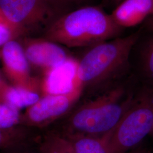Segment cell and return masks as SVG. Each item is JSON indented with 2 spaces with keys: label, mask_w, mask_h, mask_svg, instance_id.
Listing matches in <instances>:
<instances>
[{
  "label": "cell",
  "mask_w": 153,
  "mask_h": 153,
  "mask_svg": "<svg viewBox=\"0 0 153 153\" xmlns=\"http://www.w3.org/2000/svg\"><path fill=\"white\" fill-rule=\"evenodd\" d=\"M140 86L131 73L71 111L58 131L65 137H102L109 134L131 105Z\"/></svg>",
  "instance_id": "6da1fadb"
},
{
  "label": "cell",
  "mask_w": 153,
  "mask_h": 153,
  "mask_svg": "<svg viewBox=\"0 0 153 153\" xmlns=\"http://www.w3.org/2000/svg\"><path fill=\"white\" fill-rule=\"evenodd\" d=\"M153 126V88L141 86L131 105L110 133L109 153H127L142 145Z\"/></svg>",
  "instance_id": "277c9868"
},
{
  "label": "cell",
  "mask_w": 153,
  "mask_h": 153,
  "mask_svg": "<svg viewBox=\"0 0 153 153\" xmlns=\"http://www.w3.org/2000/svg\"><path fill=\"white\" fill-rule=\"evenodd\" d=\"M76 62L72 58L40 76L42 96L69 92L73 88Z\"/></svg>",
  "instance_id": "30bf717a"
},
{
  "label": "cell",
  "mask_w": 153,
  "mask_h": 153,
  "mask_svg": "<svg viewBox=\"0 0 153 153\" xmlns=\"http://www.w3.org/2000/svg\"><path fill=\"white\" fill-rule=\"evenodd\" d=\"M79 86L73 85L68 93L42 97L21 114L19 126L40 131L69 114L82 98Z\"/></svg>",
  "instance_id": "5b68a950"
},
{
  "label": "cell",
  "mask_w": 153,
  "mask_h": 153,
  "mask_svg": "<svg viewBox=\"0 0 153 153\" xmlns=\"http://www.w3.org/2000/svg\"><path fill=\"white\" fill-rule=\"evenodd\" d=\"M40 137L32 141L25 143L0 151V153H42L40 147Z\"/></svg>",
  "instance_id": "ac0fdd59"
},
{
  "label": "cell",
  "mask_w": 153,
  "mask_h": 153,
  "mask_svg": "<svg viewBox=\"0 0 153 153\" xmlns=\"http://www.w3.org/2000/svg\"><path fill=\"white\" fill-rule=\"evenodd\" d=\"M127 153H152L151 152L149 151L146 148L142 147V145L138 146V148H136L131 152Z\"/></svg>",
  "instance_id": "44dd1931"
},
{
  "label": "cell",
  "mask_w": 153,
  "mask_h": 153,
  "mask_svg": "<svg viewBox=\"0 0 153 153\" xmlns=\"http://www.w3.org/2000/svg\"><path fill=\"white\" fill-rule=\"evenodd\" d=\"M117 1L118 2H121V1H123V0H117Z\"/></svg>",
  "instance_id": "cb8c5ba5"
},
{
  "label": "cell",
  "mask_w": 153,
  "mask_h": 153,
  "mask_svg": "<svg viewBox=\"0 0 153 153\" xmlns=\"http://www.w3.org/2000/svg\"><path fill=\"white\" fill-rule=\"evenodd\" d=\"M153 11V0H123L111 14L122 28L132 27L145 22Z\"/></svg>",
  "instance_id": "8fae6325"
},
{
  "label": "cell",
  "mask_w": 153,
  "mask_h": 153,
  "mask_svg": "<svg viewBox=\"0 0 153 153\" xmlns=\"http://www.w3.org/2000/svg\"><path fill=\"white\" fill-rule=\"evenodd\" d=\"M18 40L31 71H39L42 76L71 59L61 45L43 37L27 36Z\"/></svg>",
  "instance_id": "ba28073f"
},
{
  "label": "cell",
  "mask_w": 153,
  "mask_h": 153,
  "mask_svg": "<svg viewBox=\"0 0 153 153\" xmlns=\"http://www.w3.org/2000/svg\"><path fill=\"white\" fill-rule=\"evenodd\" d=\"M144 22H145V26L142 27V28L148 30L153 31V11Z\"/></svg>",
  "instance_id": "ffe728a7"
},
{
  "label": "cell",
  "mask_w": 153,
  "mask_h": 153,
  "mask_svg": "<svg viewBox=\"0 0 153 153\" xmlns=\"http://www.w3.org/2000/svg\"><path fill=\"white\" fill-rule=\"evenodd\" d=\"M40 147L42 153H73L68 140L58 131L41 134Z\"/></svg>",
  "instance_id": "9a60e30c"
},
{
  "label": "cell",
  "mask_w": 153,
  "mask_h": 153,
  "mask_svg": "<svg viewBox=\"0 0 153 153\" xmlns=\"http://www.w3.org/2000/svg\"><path fill=\"white\" fill-rule=\"evenodd\" d=\"M131 66L141 86L153 88V31L142 28L131 51Z\"/></svg>",
  "instance_id": "9c48e42d"
},
{
  "label": "cell",
  "mask_w": 153,
  "mask_h": 153,
  "mask_svg": "<svg viewBox=\"0 0 153 153\" xmlns=\"http://www.w3.org/2000/svg\"><path fill=\"white\" fill-rule=\"evenodd\" d=\"M27 35L22 28L10 21L0 10V47L13 40H18Z\"/></svg>",
  "instance_id": "2e32d148"
},
{
  "label": "cell",
  "mask_w": 153,
  "mask_h": 153,
  "mask_svg": "<svg viewBox=\"0 0 153 153\" xmlns=\"http://www.w3.org/2000/svg\"><path fill=\"white\" fill-rule=\"evenodd\" d=\"M0 10L27 36L45 31L59 17L47 0H0Z\"/></svg>",
  "instance_id": "8992f818"
},
{
  "label": "cell",
  "mask_w": 153,
  "mask_h": 153,
  "mask_svg": "<svg viewBox=\"0 0 153 153\" xmlns=\"http://www.w3.org/2000/svg\"><path fill=\"white\" fill-rule=\"evenodd\" d=\"M42 97L38 91L16 86L4 79L0 83V101L18 110L27 108Z\"/></svg>",
  "instance_id": "7c38bea8"
},
{
  "label": "cell",
  "mask_w": 153,
  "mask_h": 153,
  "mask_svg": "<svg viewBox=\"0 0 153 153\" xmlns=\"http://www.w3.org/2000/svg\"><path fill=\"white\" fill-rule=\"evenodd\" d=\"M20 110L0 101V128L10 129L19 126Z\"/></svg>",
  "instance_id": "e0dca14e"
},
{
  "label": "cell",
  "mask_w": 153,
  "mask_h": 153,
  "mask_svg": "<svg viewBox=\"0 0 153 153\" xmlns=\"http://www.w3.org/2000/svg\"><path fill=\"white\" fill-rule=\"evenodd\" d=\"M39 131L19 126L10 129L0 128V151L38 139Z\"/></svg>",
  "instance_id": "5bb4252c"
},
{
  "label": "cell",
  "mask_w": 153,
  "mask_h": 153,
  "mask_svg": "<svg viewBox=\"0 0 153 153\" xmlns=\"http://www.w3.org/2000/svg\"><path fill=\"white\" fill-rule=\"evenodd\" d=\"M110 133L102 137H64L69 143L73 153H109L108 141Z\"/></svg>",
  "instance_id": "4fadbf2b"
},
{
  "label": "cell",
  "mask_w": 153,
  "mask_h": 153,
  "mask_svg": "<svg viewBox=\"0 0 153 153\" xmlns=\"http://www.w3.org/2000/svg\"><path fill=\"white\" fill-rule=\"evenodd\" d=\"M123 28L97 6H85L56 18L43 38L69 48L92 47L119 37Z\"/></svg>",
  "instance_id": "3957f363"
},
{
  "label": "cell",
  "mask_w": 153,
  "mask_h": 153,
  "mask_svg": "<svg viewBox=\"0 0 153 153\" xmlns=\"http://www.w3.org/2000/svg\"><path fill=\"white\" fill-rule=\"evenodd\" d=\"M3 80V79L1 78V75H0V83L1 82V81Z\"/></svg>",
  "instance_id": "603a6c76"
},
{
  "label": "cell",
  "mask_w": 153,
  "mask_h": 153,
  "mask_svg": "<svg viewBox=\"0 0 153 153\" xmlns=\"http://www.w3.org/2000/svg\"><path fill=\"white\" fill-rule=\"evenodd\" d=\"M141 31L92 46L76 62L73 84L81 88L82 96L92 98L131 74V51Z\"/></svg>",
  "instance_id": "7a4b0ae2"
},
{
  "label": "cell",
  "mask_w": 153,
  "mask_h": 153,
  "mask_svg": "<svg viewBox=\"0 0 153 153\" xmlns=\"http://www.w3.org/2000/svg\"><path fill=\"white\" fill-rule=\"evenodd\" d=\"M0 60L4 73L11 84L40 93V77L32 75L19 40L9 42L1 47Z\"/></svg>",
  "instance_id": "52a82bcc"
},
{
  "label": "cell",
  "mask_w": 153,
  "mask_h": 153,
  "mask_svg": "<svg viewBox=\"0 0 153 153\" xmlns=\"http://www.w3.org/2000/svg\"><path fill=\"white\" fill-rule=\"evenodd\" d=\"M49 5L54 9L59 17L61 16V12L71 6L78 4L83 0H47Z\"/></svg>",
  "instance_id": "d6986e66"
},
{
  "label": "cell",
  "mask_w": 153,
  "mask_h": 153,
  "mask_svg": "<svg viewBox=\"0 0 153 153\" xmlns=\"http://www.w3.org/2000/svg\"></svg>",
  "instance_id": "d4e9b609"
},
{
  "label": "cell",
  "mask_w": 153,
  "mask_h": 153,
  "mask_svg": "<svg viewBox=\"0 0 153 153\" xmlns=\"http://www.w3.org/2000/svg\"><path fill=\"white\" fill-rule=\"evenodd\" d=\"M149 137H151L152 139L153 140V128H152V131L150 132V134H149Z\"/></svg>",
  "instance_id": "7402d4cb"
}]
</instances>
